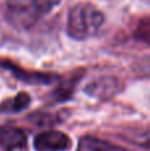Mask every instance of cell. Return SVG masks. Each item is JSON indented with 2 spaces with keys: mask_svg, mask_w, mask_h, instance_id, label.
<instances>
[{
  "mask_svg": "<svg viewBox=\"0 0 150 151\" xmlns=\"http://www.w3.org/2000/svg\"><path fill=\"white\" fill-rule=\"evenodd\" d=\"M102 23L104 15L101 11L89 3H80L69 12L66 32L72 39L85 40L97 33Z\"/></svg>",
  "mask_w": 150,
  "mask_h": 151,
  "instance_id": "cell-1",
  "label": "cell"
},
{
  "mask_svg": "<svg viewBox=\"0 0 150 151\" xmlns=\"http://www.w3.org/2000/svg\"><path fill=\"white\" fill-rule=\"evenodd\" d=\"M41 13L37 11L32 0H8L7 17L11 24L19 28H29L40 19Z\"/></svg>",
  "mask_w": 150,
  "mask_h": 151,
  "instance_id": "cell-2",
  "label": "cell"
},
{
  "mask_svg": "<svg viewBox=\"0 0 150 151\" xmlns=\"http://www.w3.org/2000/svg\"><path fill=\"white\" fill-rule=\"evenodd\" d=\"M33 146L36 151H65L72 146V142L66 134L49 130L37 134Z\"/></svg>",
  "mask_w": 150,
  "mask_h": 151,
  "instance_id": "cell-3",
  "label": "cell"
},
{
  "mask_svg": "<svg viewBox=\"0 0 150 151\" xmlns=\"http://www.w3.org/2000/svg\"><path fill=\"white\" fill-rule=\"evenodd\" d=\"M27 143V135L15 126H3L0 129V146L7 151L21 149Z\"/></svg>",
  "mask_w": 150,
  "mask_h": 151,
  "instance_id": "cell-4",
  "label": "cell"
},
{
  "mask_svg": "<svg viewBox=\"0 0 150 151\" xmlns=\"http://www.w3.org/2000/svg\"><path fill=\"white\" fill-rule=\"evenodd\" d=\"M0 66L8 69L12 72V74L16 78L24 81V82H29V83H50L56 80L55 76L52 74H45V73H35V72H27L23 69L17 68L16 65L11 63H5V61H0Z\"/></svg>",
  "mask_w": 150,
  "mask_h": 151,
  "instance_id": "cell-5",
  "label": "cell"
},
{
  "mask_svg": "<svg viewBox=\"0 0 150 151\" xmlns=\"http://www.w3.org/2000/svg\"><path fill=\"white\" fill-rule=\"evenodd\" d=\"M79 151H126L124 147L116 146L110 142L94 138V137H84L79 142Z\"/></svg>",
  "mask_w": 150,
  "mask_h": 151,
  "instance_id": "cell-6",
  "label": "cell"
},
{
  "mask_svg": "<svg viewBox=\"0 0 150 151\" xmlns=\"http://www.w3.org/2000/svg\"><path fill=\"white\" fill-rule=\"evenodd\" d=\"M29 104H31L29 94L19 93L12 99H7L5 102H3L1 106H0V110L4 113H17V111H21L23 109H25Z\"/></svg>",
  "mask_w": 150,
  "mask_h": 151,
  "instance_id": "cell-7",
  "label": "cell"
},
{
  "mask_svg": "<svg viewBox=\"0 0 150 151\" xmlns=\"http://www.w3.org/2000/svg\"><path fill=\"white\" fill-rule=\"evenodd\" d=\"M134 36L137 40L150 45V16L140 20L134 31Z\"/></svg>",
  "mask_w": 150,
  "mask_h": 151,
  "instance_id": "cell-8",
  "label": "cell"
},
{
  "mask_svg": "<svg viewBox=\"0 0 150 151\" xmlns=\"http://www.w3.org/2000/svg\"><path fill=\"white\" fill-rule=\"evenodd\" d=\"M60 1L61 0H32V3L35 4V7L37 8V11H39L41 15L49 12V11L52 9L53 7H56Z\"/></svg>",
  "mask_w": 150,
  "mask_h": 151,
  "instance_id": "cell-9",
  "label": "cell"
},
{
  "mask_svg": "<svg viewBox=\"0 0 150 151\" xmlns=\"http://www.w3.org/2000/svg\"><path fill=\"white\" fill-rule=\"evenodd\" d=\"M137 143L141 145V146L150 147V131H148V133H145V134H142V135H140Z\"/></svg>",
  "mask_w": 150,
  "mask_h": 151,
  "instance_id": "cell-10",
  "label": "cell"
}]
</instances>
